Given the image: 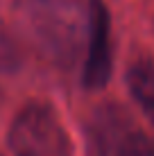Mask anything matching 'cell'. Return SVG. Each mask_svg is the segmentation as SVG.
Segmentation results:
<instances>
[{
    "label": "cell",
    "instance_id": "cell-3",
    "mask_svg": "<svg viewBox=\"0 0 154 156\" xmlns=\"http://www.w3.org/2000/svg\"><path fill=\"white\" fill-rule=\"evenodd\" d=\"M12 156H73V143L50 102L32 100L20 106L9 125Z\"/></svg>",
    "mask_w": 154,
    "mask_h": 156
},
{
    "label": "cell",
    "instance_id": "cell-4",
    "mask_svg": "<svg viewBox=\"0 0 154 156\" xmlns=\"http://www.w3.org/2000/svg\"><path fill=\"white\" fill-rule=\"evenodd\" d=\"M91 12V39H88L86 57L79 70V84L86 90H102L113 73V18H111V9L104 0H93Z\"/></svg>",
    "mask_w": 154,
    "mask_h": 156
},
{
    "label": "cell",
    "instance_id": "cell-6",
    "mask_svg": "<svg viewBox=\"0 0 154 156\" xmlns=\"http://www.w3.org/2000/svg\"><path fill=\"white\" fill-rule=\"evenodd\" d=\"M18 66V50H16V43L12 41V36L7 34L5 25L0 23V73L14 70Z\"/></svg>",
    "mask_w": 154,
    "mask_h": 156
},
{
    "label": "cell",
    "instance_id": "cell-2",
    "mask_svg": "<svg viewBox=\"0 0 154 156\" xmlns=\"http://www.w3.org/2000/svg\"><path fill=\"white\" fill-rule=\"evenodd\" d=\"M86 156H154V140L123 104L102 102L84 120Z\"/></svg>",
    "mask_w": 154,
    "mask_h": 156
},
{
    "label": "cell",
    "instance_id": "cell-1",
    "mask_svg": "<svg viewBox=\"0 0 154 156\" xmlns=\"http://www.w3.org/2000/svg\"><path fill=\"white\" fill-rule=\"evenodd\" d=\"M93 0H16L27 39L63 70H82L91 39Z\"/></svg>",
    "mask_w": 154,
    "mask_h": 156
},
{
    "label": "cell",
    "instance_id": "cell-5",
    "mask_svg": "<svg viewBox=\"0 0 154 156\" xmlns=\"http://www.w3.org/2000/svg\"><path fill=\"white\" fill-rule=\"evenodd\" d=\"M127 88L145 120L154 127V57H136L127 68Z\"/></svg>",
    "mask_w": 154,
    "mask_h": 156
}]
</instances>
